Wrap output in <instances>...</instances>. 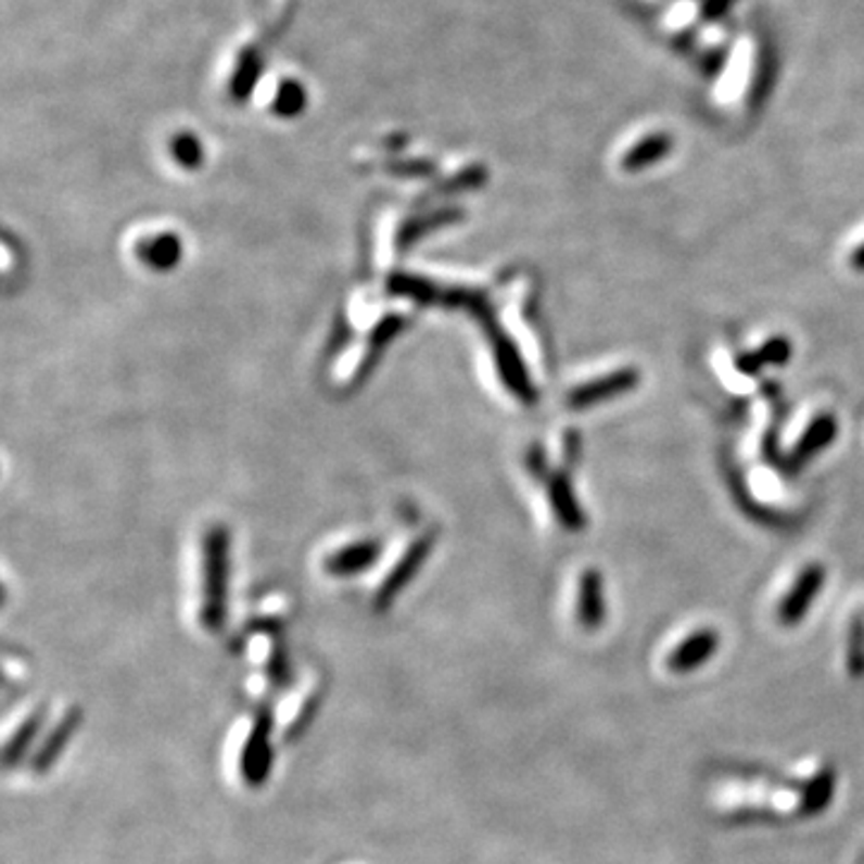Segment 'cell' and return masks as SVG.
I'll list each match as a JSON object with an SVG mask.
<instances>
[{
  "mask_svg": "<svg viewBox=\"0 0 864 864\" xmlns=\"http://www.w3.org/2000/svg\"><path fill=\"white\" fill-rule=\"evenodd\" d=\"M271 730H275V715H271L269 707H259L241 754V776L253 788L263 786L271 773V761H275Z\"/></svg>",
  "mask_w": 864,
  "mask_h": 864,
  "instance_id": "6da1fadb",
  "label": "cell"
},
{
  "mask_svg": "<svg viewBox=\"0 0 864 864\" xmlns=\"http://www.w3.org/2000/svg\"><path fill=\"white\" fill-rule=\"evenodd\" d=\"M639 380L641 372L636 368H620L615 372L600 374V378L576 386V390L567 396V406H570L572 411H586V408H594L602 402L615 399V396L636 390Z\"/></svg>",
  "mask_w": 864,
  "mask_h": 864,
  "instance_id": "7a4b0ae2",
  "label": "cell"
},
{
  "mask_svg": "<svg viewBox=\"0 0 864 864\" xmlns=\"http://www.w3.org/2000/svg\"><path fill=\"white\" fill-rule=\"evenodd\" d=\"M493 346H495V358H497V370L503 374L507 390L519 396L521 402L533 404L536 402V386H533L529 370L524 366V358L517 351V346L511 344V339L503 334V329L493 327Z\"/></svg>",
  "mask_w": 864,
  "mask_h": 864,
  "instance_id": "3957f363",
  "label": "cell"
},
{
  "mask_svg": "<svg viewBox=\"0 0 864 864\" xmlns=\"http://www.w3.org/2000/svg\"><path fill=\"white\" fill-rule=\"evenodd\" d=\"M824 579H826V572L822 564L804 567L800 576L795 579V584L788 590V596L780 600V606H778L780 624H786V627H795V624H800L804 620L806 612H810V608L814 606L818 590H822V586H824Z\"/></svg>",
  "mask_w": 864,
  "mask_h": 864,
  "instance_id": "277c9868",
  "label": "cell"
},
{
  "mask_svg": "<svg viewBox=\"0 0 864 864\" xmlns=\"http://www.w3.org/2000/svg\"><path fill=\"white\" fill-rule=\"evenodd\" d=\"M82 709H71L67 711L61 723L53 727V730L47 735V740H43L37 749V754L31 759V771L37 773V776H43V773H49L53 768L55 761H59L65 752V747L71 745V740L75 737V733L79 730V725H82Z\"/></svg>",
  "mask_w": 864,
  "mask_h": 864,
  "instance_id": "5b68a950",
  "label": "cell"
},
{
  "mask_svg": "<svg viewBox=\"0 0 864 864\" xmlns=\"http://www.w3.org/2000/svg\"><path fill=\"white\" fill-rule=\"evenodd\" d=\"M719 644L721 639L715 630H697L695 634H689L673 653H670L668 668L679 675L691 673V670H697L707 661H711L715 651H719Z\"/></svg>",
  "mask_w": 864,
  "mask_h": 864,
  "instance_id": "8992f818",
  "label": "cell"
},
{
  "mask_svg": "<svg viewBox=\"0 0 864 864\" xmlns=\"http://www.w3.org/2000/svg\"><path fill=\"white\" fill-rule=\"evenodd\" d=\"M576 615L586 630H598L606 622V594H602V574L598 570H586L579 579Z\"/></svg>",
  "mask_w": 864,
  "mask_h": 864,
  "instance_id": "52a82bcc",
  "label": "cell"
},
{
  "mask_svg": "<svg viewBox=\"0 0 864 864\" xmlns=\"http://www.w3.org/2000/svg\"><path fill=\"white\" fill-rule=\"evenodd\" d=\"M675 140L670 138L668 132H651L646 135L644 140H639L636 144H632L627 152L622 154V162L620 166L627 170V174H639L644 168H651L656 164H661L663 158L670 156L673 152Z\"/></svg>",
  "mask_w": 864,
  "mask_h": 864,
  "instance_id": "ba28073f",
  "label": "cell"
},
{
  "mask_svg": "<svg viewBox=\"0 0 864 864\" xmlns=\"http://www.w3.org/2000/svg\"><path fill=\"white\" fill-rule=\"evenodd\" d=\"M838 435V420L834 414H818L810 425L804 428V432L798 440V445H795L792 454H790V461L798 466L810 461L812 457H816L818 452H824L826 447H831V442Z\"/></svg>",
  "mask_w": 864,
  "mask_h": 864,
  "instance_id": "9c48e42d",
  "label": "cell"
},
{
  "mask_svg": "<svg viewBox=\"0 0 864 864\" xmlns=\"http://www.w3.org/2000/svg\"><path fill=\"white\" fill-rule=\"evenodd\" d=\"M548 497L557 521H560L567 531H582L586 526V514L582 505L576 503V495L572 491L570 479H567V473L552 475L548 483Z\"/></svg>",
  "mask_w": 864,
  "mask_h": 864,
  "instance_id": "30bf717a",
  "label": "cell"
},
{
  "mask_svg": "<svg viewBox=\"0 0 864 864\" xmlns=\"http://www.w3.org/2000/svg\"><path fill=\"white\" fill-rule=\"evenodd\" d=\"M792 358V341L788 336H771L757 351H747L735 358V368L742 374H759L764 368L786 366Z\"/></svg>",
  "mask_w": 864,
  "mask_h": 864,
  "instance_id": "8fae6325",
  "label": "cell"
},
{
  "mask_svg": "<svg viewBox=\"0 0 864 864\" xmlns=\"http://www.w3.org/2000/svg\"><path fill=\"white\" fill-rule=\"evenodd\" d=\"M43 721H47V709L39 707L17 725V730L13 733V737H10L5 745V757H3L5 768H13L17 761L27 754V749L34 745V740H37Z\"/></svg>",
  "mask_w": 864,
  "mask_h": 864,
  "instance_id": "7c38bea8",
  "label": "cell"
},
{
  "mask_svg": "<svg viewBox=\"0 0 864 864\" xmlns=\"http://www.w3.org/2000/svg\"><path fill=\"white\" fill-rule=\"evenodd\" d=\"M773 77H776V55H773L771 49H764L757 59L752 92H749V104H752L754 109H759L766 101L771 87H773Z\"/></svg>",
  "mask_w": 864,
  "mask_h": 864,
  "instance_id": "4fadbf2b",
  "label": "cell"
},
{
  "mask_svg": "<svg viewBox=\"0 0 864 864\" xmlns=\"http://www.w3.org/2000/svg\"><path fill=\"white\" fill-rule=\"evenodd\" d=\"M725 59H727V51H725V49H721V47H719V49H709L707 53L701 55V61H699L701 73L707 75V77L719 75V73L723 71Z\"/></svg>",
  "mask_w": 864,
  "mask_h": 864,
  "instance_id": "5bb4252c",
  "label": "cell"
},
{
  "mask_svg": "<svg viewBox=\"0 0 864 864\" xmlns=\"http://www.w3.org/2000/svg\"><path fill=\"white\" fill-rule=\"evenodd\" d=\"M737 0H703L701 3V17L703 20H721L723 15H727V10H730Z\"/></svg>",
  "mask_w": 864,
  "mask_h": 864,
  "instance_id": "9a60e30c",
  "label": "cell"
},
{
  "mask_svg": "<svg viewBox=\"0 0 864 864\" xmlns=\"http://www.w3.org/2000/svg\"><path fill=\"white\" fill-rule=\"evenodd\" d=\"M850 265H852V269H855V271H864V243H860L855 250H852Z\"/></svg>",
  "mask_w": 864,
  "mask_h": 864,
  "instance_id": "2e32d148",
  "label": "cell"
}]
</instances>
